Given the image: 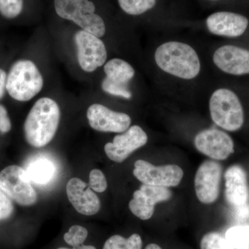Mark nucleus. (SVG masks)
<instances>
[{"label": "nucleus", "mask_w": 249, "mask_h": 249, "mask_svg": "<svg viewBox=\"0 0 249 249\" xmlns=\"http://www.w3.org/2000/svg\"><path fill=\"white\" fill-rule=\"evenodd\" d=\"M134 177L142 184L166 188L178 186L183 178V171L178 165L156 166L145 160L134 163Z\"/></svg>", "instance_id": "obj_9"}, {"label": "nucleus", "mask_w": 249, "mask_h": 249, "mask_svg": "<svg viewBox=\"0 0 249 249\" xmlns=\"http://www.w3.org/2000/svg\"><path fill=\"white\" fill-rule=\"evenodd\" d=\"M104 72L106 82L124 89H129V82L135 76L134 67L121 58H112L106 62Z\"/></svg>", "instance_id": "obj_18"}, {"label": "nucleus", "mask_w": 249, "mask_h": 249, "mask_svg": "<svg viewBox=\"0 0 249 249\" xmlns=\"http://www.w3.org/2000/svg\"><path fill=\"white\" fill-rule=\"evenodd\" d=\"M0 188L6 196L22 206H31L37 201V194L27 172L18 165H10L1 170Z\"/></svg>", "instance_id": "obj_8"}, {"label": "nucleus", "mask_w": 249, "mask_h": 249, "mask_svg": "<svg viewBox=\"0 0 249 249\" xmlns=\"http://www.w3.org/2000/svg\"><path fill=\"white\" fill-rule=\"evenodd\" d=\"M11 129V123L7 110L4 106L0 105V132L7 133Z\"/></svg>", "instance_id": "obj_28"}, {"label": "nucleus", "mask_w": 249, "mask_h": 249, "mask_svg": "<svg viewBox=\"0 0 249 249\" xmlns=\"http://www.w3.org/2000/svg\"><path fill=\"white\" fill-rule=\"evenodd\" d=\"M87 117L91 128L98 132L122 133L130 127L128 114L109 109L101 104H93L88 109Z\"/></svg>", "instance_id": "obj_15"}, {"label": "nucleus", "mask_w": 249, "mask_h": 249, "mask_svg": "<svg viewBox=\"0 0 249 249\" xmlns=\"http://www.w3.org/2000/svg\"><path fill=\"white\" fill-rule=\"evenodd\" d=\"M225 196L228 202L234 207L247 204L249 195L247 174L238 165L229 167L224 174Z\"/></svg>", "instance_id": "obj_17"}, {"label": "nucleus", "mask_w": 249, "mask_h": 249, "mask_svg": "<svg viewBox=\"0 0 249 249\" xmlns=\"http://www.w3.org/2000/svg\"><path fill=\"white\" fill-rule=\"evenodd\" d=\"M54 8L59 17L72 21L98 37L106 32V24L99 15L95 14L96 7L89 0H54Z\"/></svg>", "instance_id": "obj_6"}, {"label": "nucleus", "mask_w": 249, "mask_h": 249, "mask_svg": "<svg viewBox=\"0 0 249 249\" xmlns=\"http://www.w3.org/2000/svg\"><path fill=\"white\" fill-rule=\"evenodd\" d=\"M67 197L76 211L84 215H93L101 209V201L93 190L79 178H72L66 186Z\"/></svg>", "instance_id": "obj_16"}, {"label": "nucleus", "mask_w": 249, "mask_h": 249, "mask_svg": "<svg viewBox=\"0 0 249 249\" xmlns=\"http://www.w3.org/2000/svg\"><path fill=\"white\" fill-rule=\"evenodd\" d=\"M201 249H235L226 237L216 232H209L201 240Z\"/></svg>", "instance_id": "obj_23"}, {"label": "nucleus", "mask_w": 249, "mask_h": 249, "mask_svg": "<svg viewBox=\"0 0 249 249\" xmlns=\"http://www.w3.org/2000/svg\"><path fill=\"white\" fill-rule=\"evenodd\" d=\"M172 196L173 193L166 187L142 184L134 192L129 209L136 217L147 220L153 215L156 204L170 200Z\"/></svg>", "instance_id": "obj_14"}, {"label": "nucleus", "mask_w": 249, "mask_h": 249, "mask_svg": "<svg viewBox=\"0 0 249 249\" xmlns=\"http://www.w3.org/2000/svg\"><path fill=\"white\" fill-rule=\"evenodd\" d=\"M14 211V206L4 191L0 188V220L11 217Z\"/></svg>", "instance_id": "obj_27"}, {"label": "nucleus", "mask_w": 249, "mask_h": 249, "mask_svg": "<svg viewBox=\"0 0 249 249\" xmlns=\"http://www.w3.org/2000/svg\"><path fill=\"white\" fill-rule=\"evenodd\" d=\"M210 34L228 41L249 42V19L231 11H218L206 18Z\"/></svg>", "instance_id": "obj_7"}, {"label": "nucleus", "mask_w": 249, "mask_h": 249, "mask_svg": "<svg viewBox=\"0 0 249 249\" xmlns=\"http://www.w3.org/2000/svg\"><path fill=\"white\" fill-rule=\"evenodd\" d=\"M89 186L93 191L103 193L107 188V179L101 170H92L89 174Z\"/></svg>", "instance_id": "obj_26"}, {"label": "nucleus", "mask_w": 249, "mask_h": 249, "mask_svg": "<svg viewBox=\"0 0 249 249\" xmlns=\"http://www.w3.org/2000/svg\"><path fill=\"white\" fill-rule=\"evenodd\" d=\"M222 175V166L218 162L207 160L199 165L195 178V190L202 204H212L217 200Z\"/></svg>", "instance_id": "obj_12"}, {"label": "nucleus", "mask_w": 249, "mask_h": 249, "mask_svg": "<svg viewBox=\"0 0 249 249\" xmlns=\"http://www.w3.org/2000/svg\"><path fill=\"white\" fill-rule=\"evenodd\" d=\"M7 75L4 70L0 69V99L4 97L6 90Z\"/></svg>", "instance_id": "obj_29"}, {"label": "nucleus", "mask_w": 249, "mask_h": 249, "mask_svg": "<svg viewBox=\"0 0 249 249\" xmlns=\"http://www.w3.org/2000/svg\"><path fill=\"white\" fill-rule=\"evenodd\" d=\"M157 70L165 76L183 83L197 79L202 62L196 49L188 42L168 40L157 45L153 55Z\"/></svg>", "instance_id": "obj_2"}, {"label": "nucleus", "mask_w": 249, "mask_h": 249, "mask_svg": "<svg viewBox=\"0 0 249 249\" xmlns=\"http://www.w3.org/2000/svg\"><path fill=\"white\" fill-rule=\"evenodd\" d=\"M148 136L139 125H132L127 130L114 137L113 142H107L104 150L109 160L122 163L131 154L146 145Z\"/></svg>", "instance_id": "obj_13"}, {"label": "nucleus", "mask_w": 249, "mask_h": 249, "mask_svg": "<svg viewBox=\"0 0 249 249\" xmlns=\"http://www.w3.org/2000/svg\"><path fill=\"white\" fill-rule=\"evenodd\" d=\"M26 172L31 181L44 186L53 179L56 168L52 160L47 158H40L32 160L28 165Z\"/></svg>", "instance_id": "obj_19"}, {"label": "nucleus", "mask_w": 249, "mask_h": 249, "mask_svg": "<svg viewBox=\"0 0 249 249\" xmlns=\"http://www.w3.org/2000/svg\"><path fill=\"white\" fill-rule=\"evenodd\" d=\"M209 1H217V0H209Z\"/></svg>", "instance_id": "obj_32"}, {"label": "nucleus", "mask_w": 249, "mask_h": 249, "mask_svg": "<svg viewBox=\"0 0 249 249\" xmlns=\"http://www.w3.org/2000/svg\"><path fill=\"white\" fill-rule=\"evenodd\" d=\"M74 40L78 63L82 70L86 72H93L106 63L107 49L99 37L80 30L75 34Z\"/></svg>", "instance_id": "obj_11"}, {"label": "nucleus", "mask_w": 249, "mask_h": 249, "mask_svg": "<svg viewBox=\"0 0 249 249\" xmlns=\"http://www.w3.org/2000/svg\"><path fill=\"white\" fill-rule=\"evenodd\" d=\"M225 237L235 249H249V225L230 228Z\"/></svg>", "instance_id": "obj_21"}, {"label": "nucleus", "mask_w": 249, "mask_h": 249, "mask_svg": "<svg viewBox=\"0 0 249 249\" xmlns=\"http://www.w3.org/2000/svg\"><path fill=\"white\" fill-rule=\"evenodd\" d=\"M60 119L58 105L52 98H42L31 108L24 123V134L32 146H45L53 139Z\"/></svg>", "instance_id": "obj_3"}, {"label": "nucleus", "mask_w": 249, "mask_h": 249, "mask_svg": "<svg viewBox=\"0 0 249 249\" xmlns=\"http://www.w3.org/2000/svg\"><path fill=\"white\" fill-rule=\"evenodd\" d=\"M44 80L34 62L22 60L14 64L6 80V91L18 101H30L42 88Z\"/></svg>", "instance_id": "obj_5"}, {"label": "nucleus", "mask_w": 249, "mask_h": 249, "mask_svg": "<svg viewBox=\"0 0 249 249\" xmlns=\"http://www.w3.org/2000/svg\"><path fill=\"white\" fill-rule=\"evenodd\" d=\"M24 0H0V15L8 19L18 18L23 11Z\"/></svg>", "instance_id": "obj_24"}, {"label": "nucleus", "mask_w": 249, "mask_h": 249, "mask_svg": "<svg viewBox=\"0 0 249 249\" xmlns=\"http://www.w3.org/2000/svg\"><path fill=\"white\" fill-rule=\"evenodd\" d=\"M142 237L139 234H132L127 239L114 235L106 241L103 249H142Z\"/></svg>", "instance_id": "obj_20"}, {"label": "nucleus", "mask_w": 249, "mask_h": 249, "mask_svg": "<svg viewBox=\"0 0 249 249\" xmlns=\"http://www.w3.org/2000/svg\"><path fill=\"white\" fill-rule=\"evenodd\" d=\"M211 61L214 69L225 78H248L249 42L226 40L212 51Z\"/></svg>", "instance_id": "obj_4"}, {"label": "nucleus", "mask_w": 249, "mask_h": 249, "mask_svg": "<svg viewBox=\"0 0 249 249\" xmlns=\"http://www.w3.org/2000/svg\"><path fill=\"white\" fill-rule=\"evenodd\" d=\"M121 9L129 16H141L153 9L157 0H118Z\"/></svg>", "instance_id": "obj_22"}, {"label": "nucleus", "mask_w": 249, "mask_h": 249, "mask_svg": "<svg viewBox=\"0 0 249 249\" xmlns=\"http://www.w3.org/2000/svg\"><path fill=\"white\" fill-rule=\"evenodd\" d=\"M145 249H162L160 246L156 244H150L145 247Z\"/></svg>", "instance_id": "obj_31"}, {"label": "nucleus", "mask_w": 249, "mask_h": 249, "mask_svg": "<svg viewBox=\"0 0 249 249\" xmlns=\"http://www.w3.org/2000/svg\"><path fill=\"white\" fill-rule=\"evenodd\" d=\"M243 79L225 78L210 95L209 109L211 120L227 132H238L247 124L249 83Z\"/></svg>", "instance_id": "obj_1"}, {"label": "nucleus", "mask_w": 249, "mask_h": 249, "mask_svg": "<svg viewBox=\"0 0 249 249\" xmlns=\"http://www.w3.org/2000/svg\"><path fill=\"white\" fill-rule=\"evenodd\" d=\"M196 150L212 160H224L235 152V142L230 134L222 129H205L196 134Z\"/></svg>", "instance_id": "obj_10"}, {"label": "nucleus", "mask_w": 249, "mask_h": 249, "mask_svg": "<svg viewBox=\"0 0 249 249\" xmlns=\"http://www.w3.org/2000/svg\"><path fill=\"white\" fill-rule=\"evenodd\" d=\"M57 249H96V247L91 245H80L79 247H73V248H65V247H61Z\"/></svg>", "instance_id": "obj_30"}, {"label": "nucleus", "mask_w": 249, "mask_h": 249, "mask_svg": "<svg viewBox=\"0 0 249 249\" xmlns=\"http://www.w3.org/2000/svg\"><path fill=\"white\" fill-rule=\"evenodd\" d=\"M88 236V231L85 227L80 225L72 226L64 235V240L72 247L83 245Z\"/></svg>", "instance_id": "obj_25"}]
</instances>
